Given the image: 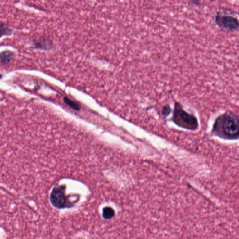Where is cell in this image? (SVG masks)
I'll use <instances>...</instances> for the list:
<instances>
[{
  "label": "cell",
  "instance_id": "cell-11",
  "mask_svg": "<svg viewBox=\"0 0 239 239\" xmlns=\"http://www.w3.org/2000/svg\"><path fill=\"white\" fill-rule=\"evenodd\" d=\"M2 77H3V75H2V74L1 73H0V79H1L2 78Z\"/></svg>",
  "mask_w": 239,
  "mask_h": 239
},
{
  "label": "cell",
  "instance_id": "cell-5",
  "mask_svg": "<svg viewBox=\"0 0 239 239\" xmlns=\"http://www.w3.org/2000/svg\"><path fill=\"white\" fill-rule=\"evenodd\" d=\"M33 45L36 49H39L44 51H48L52 48V43L50 40L40 37L33 41Z\"/></svg>",
  "mask_w": 239,
  "mask_h": 239
},
{
  "label": "cell",
  "instance_id": "cell-7",
  "mask_svg": "<svg viewBox=\"0 0 239 239\" xmlns=\"http://www.w3.org/2000/svg\"><path fill=\"white\" fill-rule=\"evenodd\" d=\"M12 29L5 23L0 22V38L5 36H10L12 34Z\"/></svg>",
  "mask_w": 239,
  "mask_h": 239
},
{
  "label": "cell",
  "instance_id": "cell-2",
  "mask_svg": "<svg viewBox=\"0 0 239 239\" xmlns=\"http://www.w3.org/2000/svg\"><path fill=\"white\" fill-rule=\"evenodd\" d=\"M172 121L177 125L189 130L198 128V119L193 115L186 112L179 103L175 102Z\"/></svg>",
  "mask_w": 239,
  "mask_h": 239
},
{
  "label": "cell",
  "instance_id": "cell-6",
  "mask_svg": "<svg viewBox=\"0 0 239 239\" xmlns=\"http://www.w3.org/2000/svg\"><path fill=\"white\" fill-rule=\"evenodd\" d=\"M15 56L14 52L10 50L0 52V64H8L13 60Z\"/></svg>",
  "mask_w": 239,
  "mask_h": 239
},
{
  "label": "cell",
  "instance_id": "cell-1",
  "mask_svg": "<svg viewBox=\"0 0 239 239\" xmlns=\"http://www.w3.org/2000/svg\"><path fill=\"white\" fill-rule=\"evenodd\" d=\"M239 133L238 116L228 112L217 118L212 130L213 135L230 140L238 139Z\"/></svg>",
  "mask_w": 239,
  "mask_h": 239
},
{
  "label": "cell",
  "instance_id": "cell-4",
  "mask_svg": "<svg viewBox=\"0 0 239 239\" xmlns=\"http://www.w3.org/2000/svg\"><path fill=\"white\" fill-rule=\"evenodd\" d=\"M50 200L52 205L58 209H63L68 207L67 201L62 187L54 188L50 196Z\"/></svg>",
  "mask_w": 239,
  "mask_h": 239
},
{
  "label": "cell",
  "instance_id": "cell-8",
  "mask_svg": "<svg viewBox=\"0 0 239 239\" xmlns=\"http://www.w3.org/2000/svg\"><path fill=\"white\" fill-rule=\"evenodd\" d=\"M114 210L111 207H105L103 209V217L105 219H110L114 217Z\"/></svg>",
  "mask_w": 239,
  "mask_h": 239
},
{
  "label": "cell",
  "instance_id": "cell-9",
  "mask_svg": "<svg viewBox=\"0 0 239 239\" xmlns=\"http://www.w3.org/2000/svg\"><path fill=\"white\" fill-rule=\"evenodd\" d=\"M64 100L65 102L67 104H68L70 107H72V108H74V109H75V110H78V109H79V106L76 103L74 102L71 101V100H69V99L66 98V97L64 98Z\"/></svg>",
  "mask_w": 239,
  "mask_h": 239
},
{
  "label": "cell",
  "instance_id": "cell-10",
  "mask_svg": "<svg viewBox=\"0 0 239 239\" xmlns=\"http://www.w3.org/2000/svg\"><path fill=\"white\" fill-rule=\"evenodd\" d=\"M171 112V108L169 105H166L163 107V110H162V114L165 117H166Z\"/></svg>",
  "mask_w": 239,
  "mask_h": 239
},
{
  "label": "cell",
  "instance_id": "cell-3",
  "mask_svg": "<svg viewBox=\"0 0 239 239\" xmlns=\"http://www.w3.org/2000/svg\"><path fill=\"white\" fill-rule=\"evenodd\" d=\"M216 25L219 28L225 31H236L239 28V20L234 16L224 13L217 12L214 16Z\"/></svg>",
  "mask_w": 239,
  "mask_h": 239
}]
</instances>
